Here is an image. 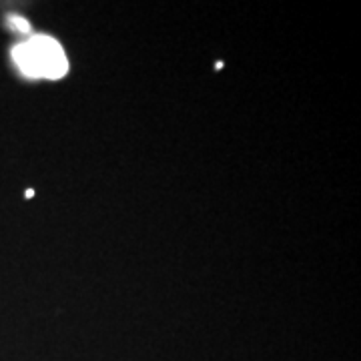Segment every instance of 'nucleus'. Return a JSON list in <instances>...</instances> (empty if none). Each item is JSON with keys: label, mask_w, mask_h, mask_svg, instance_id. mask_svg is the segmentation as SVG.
<instances>
[{"label": "nucleus", "mask_w": 361, "mask_h": 361, "mask_svg": "<svg viewBox=\"0 0 361 361\" xmlns=\"http://www.w3.org/2000/svg\"><path fill=\"white\" fill-rule=\"evenodd\" d=\"M14 61L30 77L61 78L68 68L65 51L54 39L37 37L14 51Z\"/></svg>", "instance_id": "1"}]
</instances>
